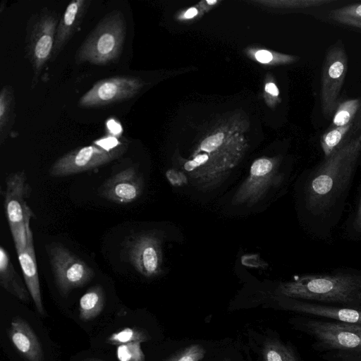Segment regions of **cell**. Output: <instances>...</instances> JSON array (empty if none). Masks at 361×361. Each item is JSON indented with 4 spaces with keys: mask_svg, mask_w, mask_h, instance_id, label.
Listing matches in <instances>:
<instances>
[{
    "mask_svg": "<svg viewBox=\"0 0 361 361\" xmlns=\"http://www.w3.org/2000/svg\"><path fill=\"white\" fill-rule=\"evenodd\" d=\"M283 297L361 310V275L307 274L279 284Z\"/></svg>",
    "mask_w": 361,
    "mask_h": 361,
    "instance_id": "cell-1",
    "label": "cell"
},
{
    "mask_svg": "<svg viewBox=\"0 0 361 361\" xmlns=\"http://www.w3.org/2000/svg\"><path fill=\"white\" fill-rule=\"evenodd\" d=\"M356 124L355 136L343 140L310 181L307 201L311 209L318 212L326 208L348 182L361 152V114Z\"/></svg>",
    "mask_w": 361,
    "mask_h": 361,
    "instance_id": "cell-2",
    "label": "cell"
},
{
    "mask_svg": "<svg viewBox=\"0 0 361 361\" xmlns=\"http://www.w3.org/2000/svg\"><path fill=\"white\" fill-rule=\"evenodd\" d=\"M126 21L120 11L105 16L75 54L77 63L106 65L120 56L126 36Z\"/></svg>",
    "mask_w": 361,
    "mask_h": 361,
    "instance_id": "cell-3",
    "label": "cell"
},
{
    "mask_svg": "<svg viewBox=\"0 0 361 361\" xmlns=\"http://www.w3.org/2000/svg\"><path fill=\"white\" fill-rule=\"evenodd\" d=\"M295 324L312 338V346L316 351L361 353V324L306 315L300 317Z\"/></svg>",
    "mask_w": 361,
    "mask_h": 361,
    "instance_id": "cell-4",
    "label": "cell"
},
{
    "mask_svg": "<svg viewBox=\"0 0 361 361\" xmlns=\"http://www.w3.org/2000/svg\"><path fill=\"white\" fill-rule=\"evenodd\" d=\"M59 20L56 11L44 8L32 17L27 24L25 50L33 72L32 87L37 83L45 65L51 59Z\"/></svg>",
    "mask_w": 361,
    "mask_h": 361,
    "instance_id": "cell-5",
    "label": "cell"
},
{
    "mask_svg": "<svg viewBox=\"0 0 361 361\" xmlns=\"http://www.w3.org/2000/svg\"><path fill=\"white\" fill-rule=\"evenodd\" d=\"M31 192L24 171L10 173L4 193V207L16 252L25 248L27 243L26 226L35 217L26 200Z\"/></svg>",
    "mask_w": 361,
    "mask_h": 361,
    "instance_id": "cell-6",
    "label": "cell"
},
{
    "mask_svg": "<svg viewBox=\"0 0 361 361\" xmlns=\"http://www.w3.org/2000/svg\"><path fill=\"white\" fill-rule=\"evenodd\" d=\"M47 253L61 295H66L72 289L84 286L94 276L93 269L85 262L63 245L51 244Z\"/></svg>",
    "mask_w": 361,
    "mask_h": 361,
    "instance_id": "cell-7",
    "label": "cell"
},
{
    "mask_svg": "<svg viewBox=\"0 0 361 361\" xmlns=\"http://www.w3.org/2000/svg\"><path fill=\"white\" fill-rule=\"evenodd\" d=\"M127 148L126 143L112 150L104 149L96 145L77 148L58 159L49 172L53 177H63L92 170L121 157Z\"/></svg>",
    "mask_w": 361,
    "mask_h": 361,
    "instance_id": "cell-8",
    "label": "cell"
},
{
    "mask_svg": "<svg viewBox=\"0 0 361 361\" xmlns=\"http://www.w3.org/2000/svg\"><path fill=\"white\" fill-rule=\"evenodd\" d=\"M348 68V57L338 42L326 51L321 80L320 101L322 113L329 119L338 106L340 92Z\"/></svg>",
    "mask_w": 361,
    "mask_h": 361,
    "instance_id": "cell-9",
    "label": "cell"
},
{
    "mask_svg": "<svg viewBox=\"0 0 361 361\" xmlns=\"http://www.w3.org/2000/svg\"><path fill=\"white\" fill-rule=\"evenodd\" d=\"M142 82L133 76H115L99 80L78 101L81 108H96L133 98Z\"/></svg>",
    "mask_w": 361,
    "mask_h": 361,
    "instance_id": "cell-10",
    "label": "cell"
},
{
    "mask_svg": "<svg viewBox=\"0 0 361 361\" xmlns=\"http://www.w3.org/2000/svg\"><path fill=\"white\" fill-rule=\"evenodd\" d=\"M127 254L130 264L145 277L160 274L162 264L161 240L152 233H141L127 245Z\"/></svg>",
    "mask_w": 361,
    "mask_h": 361,
    "instance_id": "cell-11",
    "label": "cell"
},
{
    "mask_svg": "<svg viewBox=\"0 0 361 361\" xmlns=\"http://www.w3.org/2000/svg\"><path fill=\"white\" fill-rule=\"evenodd\" d=\"M279 178V175H276L275 164L271 160L267 158L255 160L250 167V174L235 192L233 203L257 202Z\"/></svg>",
    "mask_w": 361,
    "mask_h": 361,
    "instance_id": "cell-12",
    "label": "cell"
},
{
    "mask_svg": "<svg viewBox=\"0 0 361 361\" xmlns=\"http://www.w3.org/2000/svg\"><path fill=\"white\" fill-rule=\"evenodd\" d=\"M143 189V179L135 167L129 166L110 177L99 188V195L117 204L137 199Z\"/></svg>",
    "mask_w": 361,
    "mask_h": 361,
    "instance_id": "cell-13",
    "label": "cell"
},
{
    "mask_svg": "<svg viewBox=\"0 0 361 361\" xmlns=\"http://www.w3.org/2000/svg\"><path fill=\"white\" fill-rule=\"evenodd\" d=\"M281 305L306 316L361 324V310L286 297Z\"/></svg>",
    "mask_w": 361,
    "mask_h": 361,
    "instance_id": "cell-14",
    "label": "cell"
},
{
    "mask_svg": "<svg viewBox=\"0 0 361 361\" xmlns=\"http://www.w3.org/2000/svg\"><path fill=\"white\" fill-rule=\"evenodd\" d=\"M90 3L89 0H73L67 5L56 27L51 61L56 59L67 43L78 31Z\"/></svg>",
    "mask_w": 361,
    "mask_h": 361,
    "instance_id": "cell-15",
    "label": "cell"
},
{
    "mask_svg": "<svg viewBox=\"0 0 361 361\" xmlns=\"http://www.w3.org/2000/svg\"><path fill=\"white\" fill-rule=\"evenodd\" d=\"M26 229L27 238V245L25 249L17 252V254L27 288L35 302L37 311L44 317L46 314L42 302L33 236L30 228V224L27 225Z\"/></svg>",
    "mask_w": 361,
    "mask_h": 361,
    "instance_id": "cell-16",
    "label": "cell"
},
{
    "mask_svg": "<svg viewBox=\"0 0 361 361\" xmlns=\"http://www.w3.org/2000/svg\"><path fill=\"white\" fill-rule=\"evenodd\" d=\"M8 335L15 348L28 361L44 360L41 344L27 322L20 318L13 319Z\"/></svg>",
    "mask_w": 361,
    "mask_h": 361,
    "instance_id": "cell-17",
    "label": "cell"
},
{
    "mask_svg": "<svg viewBox=\"0 0 361 361\" xmlns=\"http://www.w3.org/2000/svg\"><path fill=\"white\" fill-rule=\"evenodd\" d=\"M0 285L19 300L29 302L30 293L22 282L9 258L6 250L0 247Z\"/></svg>",
    "mask_w": 361,
    "mask_h": 361,
    "instance_id": "cell-18",
    "label": "cell"
},
{
    "mask_svg": "<svg viewBox=\"0 0 361 361\" xmlns=\"http://www.w3.org/2000/svg\"><path fill=\"white\" fill-rule=\"evenodd\" d=\"M104 305V293L102 287L95 286L90 288L80 298L79 303L80 317L87 322L98 316Z\"/></svg>",
    "mask_w": 361,
    "mask_h": 361,
    "instance_id": "cell-19",
    "label": "cell"
},
{
    "mask_svg": "<svg viewBox=\"0 0 361 361\" xmlns=\"http://www.w3.org/2000/svg\"><path fill=\"white\" fill-rule=\"evenodd\" d=\"M14 109V97L12 87L5 85L0 92V136L1 144L7 137L11 128Z\"/></svg>",
    "mask_w": 361,
    "mask_h": 361,
    "instance_id": "cell-20",
    "label": "cell"
},
{
    "mask_svg": "<svg viewBox=\"0 0 361 361\" xmlns=\"http://www.w3.org/2000/svg\"><path fill=\"white\" fill-rule=\"evenodd\" d=\"M264 361H301L292 347L279 341L267 343L264 349Z\"/></svg>",
    "mask_w": 361,
    "mask_h": 361,
    "instance_id": "cell-21",
    "label": "cell"
},
{
    "mask_svg": "<svg viewBox=\"0 0 361 361\" xmlns=\"http://www.w3.org/2000/svg\"><path fill=\"white\" fill-rule=\"evenodd\" d=\"M330 17L338 23L361 29V2L334 9Z\"/></svg>",
    "mask_w": 361,
    "mask_h": 361,
    "instance_id": "cell-22",
    "label": "cell"
},
{
    "mask_svg": "<svg viewBox=\"0 0 361 361\" xmlns=\"http://www.w3.org/2000/svg\"><path fill=\"white\" fill-rule=\"evenodd\" d=\"M352 127V123L348 125L335 127L325 133L321 137V147L326 158L341 144L345 135Z\"/></svg>",
    "mask_w": 361,
    "mask_h": 361,
    "instance_id": "cell-23",
    "label": "cell"
},
{
    "mask_svg": "<svg viewBox=\"0 0 361 361\" xmlns=\"http://www.w3.org/2000/svg\"><path fill=\"white\" fill-rule=\"evenodd\" d=\"M360 103L357 99H348L341 103L334 114V126L340 127L351 123L352 119L359 109Z\"/></svg>",
    "mask_w": 361,
    "mask_h": 361,
    "instance_id": "cell-24",
    "label": "cell"
},
{
    "mask_svg": "<svg viewBox=\"0 0 361 361\" xmlns=\"http://www.w3.org/2000/svg\"><path fill=\"white\" fill-rule=\"evenodd\" d=\"M149 339L147 334L145 331L135 328L126 327L119 331L112 334L108 338L107 342L112 345L126 344L131 342H144Z\"/></svg>",
    "mask_w": 361,
    "mask_h": 361,
    "instance_id": "cell-25",
    "label": "cell"
},
{
    "mask_svg": "<svg viewBox=\"0 0 361 361\" xmlns=\"http://www.w3.org/2000/svg\"><path fill=\"white\" fill-rule=\"evenodd\" d=\"M140 343V341H135L119 345L116 350L117 358L120 361H145Z\"/></svg>",
    "mask_w": 361,
    "mask_h": 361,
    "instance_id": "cell-26",
    "label": "cell"
},
{
    "mask_svg": "<svg viewBox=\"0 0 361 361\" xmlns=\"http://www.w3.org/2000/svg\"><path fill=\"white\" fill-rule=\"evenodd\" d=\"M204 355V349L201 345L195 344L187 347L167 361H200Z\"/></svg>",
    "mask_w": 361,
    "mask_h": 361,
    "instance_id": "cell-27",
    "label": "cell"
},
{
    "mask_svg": "<svg viewBox=\"0 0 361 361\" xmlns=\"http://www.w3.org/2000/svg\"><path fill=\"white\" fill-rule=\"evenodd\" d=\"M224 134L219 133L204 139L200 145V149L206 152H212L216 149L223 142Z\"/></svg>",
    "mask_w": 361,
    "mask_h": 361,
    "instance_id": "cell-28",
    "label": "cell"
},
{
    "mask_svg": "<svg viewBox=\"0 0 361 361\" xmlns=\"http://www.w3.org/2000/svg\"><path fill=\"white\" fill-rule=\"evenodd\" d=\"M94 144L104 149L112 150L122 144L117 137L106 135L94 141Z\"/></svg>",
    "mask_w": 361,
    "mask_h": 361,
    "instance_id": "cell-29",
    "label": "cell"
},
{
    "mask_svg": "<svg viewBox=\"0 0 361 361\" xmlns=\"http://www.w3.org/2000/svg\"><path fill=\"white\" fill-rule=\"evenodd\" d=\"M166 176L169 181L175 186H180L188 183V177L183 172L173 169L169 170Z\"/></svg>",
    "mask_w": 361,
    "mask_h": 361,
    "instance_id": "cell-30",
    "label": "cell"
},
{
    "mask_svg": "<svg viewBox=\"0 0 361 361\" xmlns=\"http://www.w3.org/2000/svg\"><path fill=\"white\" fill-rule=\"evenodd\" d=\"M106 128L109 135L118 138L122 135L123 128L114 118H109L106 122Z\"/></svg>",
    "mask_w": 361,
    "mask_h": 361,
    "instance_id": "cell-31",
    "label": "cell"
},
{
    "mask_svg": "<svg viewBox=\"0 0 361 361\" xmlns=\"http://www.w3.org/2000/svg\"><path fill=\"white\" fill-rule=\"evenodd\" d=\"M257 60L261 63H269L272 59V54L266 50H259L255 54Z\"/></svg>",
    "mask_w": 361,
    "mask_h": 361,
    "instance_id": "cell-32",
    "label": "cell"
},
{
    "mask_svg": "<svg viewBox=\"0 0 361 361\" xmlns=\"http://www.w3.org/2000/svg\"><path fill=\"white\" fill-rule=\"evenodd\" d=\"M265 90L267 92L274 95V96H278L279 95V90L277 87L275 85V84L270 82L266 85L265 86Z\"/></svg>",
    "mask_w": 361,
    "mask_h": 361,
    "instance_id": "cell-33",
    "label": "cell"
},
{
    "mask_svg": "<svg viewBox=\"0 0 361 361\" xmlns=\"http://www.w3.org/2000/svg\"><path fill=\"white\" fill-rule=\"evenodd\" d=\"M355 225H356V228H357V230L361 231V199H360V204H359V207H358V210H357V214L356 216Z\"/></svg>",
    "mask_w": 361,
    "mask_h": 361,
    "instance_id": "cell-34",
    "label": "cell"
},
{
    "mask_svg": "<svg viewBox=\"0 0 361 361\" xmlns=\"http://www.w3.org/2000/svg\"><path fill=\"white\" fill-rule=\"evenodd\" d=\"M197 13V10L195 8H190L185 12L184 16L185 18H192V17L196 16Z\"/></svg>",
    "mask_w": 361,
    "mask_h": 361,
    "instance_id": "cell-35",
    "label": "cell"
},
{
    "mask_svg": "<svg viewBox=\"0 0 361 361\" xmlns=\"http://www.w3.org/2000/svg\"><path fill=\"white\" fill-rule=\"evenodd\" d=\"M207 2L209 4H215L216 2V0H214V1L207 0Z\"/></svg>",
    "mask_w": 361,
    "mask_h": 361,
    "instance_id": "cell-36",
    "label": "cell"
},
{
    "mask_svg": "<svg viewBox=\"0 0 361 361\" xmlns=\"http://www.w3.org/2000/svg\"><path fill=\"white\" fill-rule=\"evenodd\" d=\"M90 361H102V360H90Z\"/></svg>",
    "mask_w": 361,
    "mask_h": 361,
    "instance_id": "cell-37",
    "label": "cell"
}]
</instances>
